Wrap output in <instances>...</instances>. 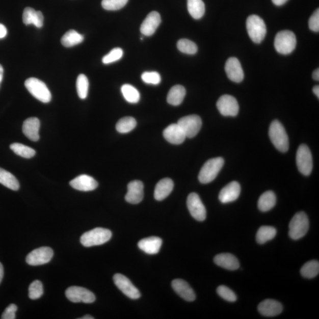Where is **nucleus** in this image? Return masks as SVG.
I'll list each match as a JSON object with an SVG mask.
<instances>
[{"instance_id": "nucleus-1", "label": "nucleus", "mask_w": 319, "mask_h": 319, "mask_svg": "<svg viewBox=\"0 0 319 319\" xmlns=\"http://www.w3.org/2000/svg\"><path fill=\"white\" fill-rule=\"evenodd\" d=\"M269 137L273 145L282 153L287 152L289 148L288 137L283 125L277 120L272 122L269 128Z\"/></svg>"}, {"instance_id": "nucleus-2", "label": "nucleus", "mask_w": 319, "mask_h": 319, "mask_svg": "<svg viewBox=\"0 0 319 319\" xmlns=\"http://www.w3.org/2000/svg\"><path fill=\"white\" fill-rule=\"evenodd\" d=\"M112 237L110 230L96 228L84 233L81 237V243L85 247L101 246L110 241Z\"/></svg>"}, {"instance_id": "nucleus-3", "label": "nucleus", "mask_w": 319, "mask_h": 319, "mask_svg": "<svg viewBox=\"0 0 319 319\" xmlns=\"http://www.w3.org/2000/svg\"><path fill=\"white\" fill-rule=\"evenodd\" d=\"M224 164V160L222 157L211 158L203 166L199 174L200 183L207 184L211 182L217 177Z\"/></svg>"}, {"instance_id": "nucleus-4", "label": "nucleus", "mask_w": 319, "mask_h": 319, "mask_svg": "<svg viewBox=\"0 0 319 319\" xmlns=\"http://www.w3.org/2000/svg\"><path fill=\"white\" fill-rule=\"evenodd\" d=\"M309 228V219L303 212L297 213L289 224L288 234L290 238L298 240L305 236Z\"/></svg>"}, {"instance_id": "nucleus-5", "label": "nucleus", "mask_w": 319, "mask_h": 319, "mask_svg": "<svg viewBox=\"0 0 319 319\" xmlns=\"http://www.w3.org/2000/svg\"><path fill=\"white\" fill-rule=\"evenodd\" d=\"M297 39L295 33L290 31H283L277 33L274 40V47L277 52L288 55L295 49Z\"/></svg>"}, {"instance_id": "nucleus-6", "label": "nucleus", "mask_w": 319, "mask_h": 319, "mask_svg": "<svg viewBox=\"0 0 319 319\" xmlns=\"http://www.w3.org/2000/svg\"><path fill=\"white\" fill-rule=\"evenodd\" d=\"M247 29L250 38L255 43H260L265 38L267 29L264 20L257 15H251L247 20Z\"/></svg>"}, {"instance_id": "nucleus-7", "label": "nucleus", "mask_w": 319, "mask_h": 319, "mask_svg": "<svg viewBox=\"0 0 319 319\" xmlns=\"http://www.w3.org/2000/svg\"><path fill=\"white\" fill-rule=\"evenodd\" d=\"M24 85L30 93L39 101L43 103L51 101L50 91L43 81L35 77H30L25 81Z\"/></svg>"}, {"instance_id": "nucleus-8", "label": "nucleus", "mask_w": 319, "mask_h": 319, "mask_svg": "<svg viewBox=\"0 0 319 319\" xmlns=\"http://www.w3.org/2000/svg\"><path fill=\"white\" fill-rule=\"evenodd\" d=\"M296 163L300 173L305 176L310 175L313 169L312 155L305 144L300 145L297 151Z\"/></svg>"}, {"instance_id": "nucleus-9", "label": "nucleus", "mask_w": 319, "mask_h": 319, "mask_svg": "<svg viewBox=\"0 0 319 319\" xmlns=\"http://www.w3.org/2000/svg\"><path fill=\"white\" fill-rule=\"evenodd\" d=\"M177 124L183 129L187 137L191 139L198 135L201 129L202 121L197 115H191L180 118Z\"/></svg>"}, {"instance_id": "nucleus-10", "label": "nucleus", "mask_w": 319, "mask_h": 319, "mask_svg": "<svg viewBox=\"0 0 319 319\" xmlns=\"http://www.w3.org/2000/svg\"><path fill=\"white\" fill-rule=\"evenodd\" d=\"M67 299L73 303H92L95 301L93 293L88 289L77 286L67 288L65 292Z\"/></svg>"}, {"instance_id": "nucleus-11", "label": "nucleus", "mask_w": 319, "mask_h": 319, "mask_svg": "<svg viewBox=\"0 0 319 319\" xmlns=\"http://www.w3.org/2000/svg\"><path fill=\"white\" fill-rule=\"evenodd\" d=\"M188 208L192 217L200 222L205 220L206 210L201 199L196 193H192L187 199Z\"/></svg>"}, {"instance_id": "nucleus-12", "label": "nucleus", "mask_w": 319, "mask_h": 319, "mask_svg": "<svg viewBox=\"0 0 319 319\" xmlns=\"http://www.w3.org/2000/svg\"><path fill=\"white\" fill-rule=\"evenodd\" d=\"M54 256V251L50 247H43L29 253L26 257L28 264L33 266L40 265L49 262Z\"/></svg>"}, {"instance_id": "nucleus-13", "label": "nucleus", "mask_w": 319, "mask_h": 319, "mask_svg": "<svg viewBox=\"0 0 319 319\" xmlns=\"http://www.w3.org/2000/svg\"><path fill=\"white\" fill-rule=\"evenodd\" d=\"M217 109L225 117H235L239 112V105L236 99L229 95L221 96L217 103Z\"/></svg>"}, {"instance_id": "nucleus-14", "label": "nucleus", "mask_w": 319, "mask_h": 319, "mask_svg": "<svg viewBox=\"0 0 319 319\" xmlns=\"http://www.w3.org/2000/svg\"><path fill=\"white\" fill-rule=\"evenodd\" d=\"M113 280L116 286L129 298L136 300L140 298V291L127 277L121 274H116L114 276Z\"/></svg>"}, {"instance_id": "nucleus-15", "label": "nucleus", "mask_w": 319, "mask_h": 319, "mask_svg": "<svg viewBox=\"0 0 319 319\" xmlns=\"http://www.w3.org/2000/svg\"><path fill=\"white\" fill-rule=\"evenodd\" d=\"M225 72L228 78L236 83H240L244 78V73L241 63L236 58H230L226 62Z\"/></svg>"}, {"instance_id": "nucleus-16", "label": "nucleus", "mask_w": 319, "mask_h": 319, "mask_svg": "<svg viewBox=\"0 0 319 319\" xmlns=\"http://www.w3.org/2000/svg\"><path fill=\"white\" fill-rule=\"evenodd\" d=\"M70 187L76 190L83 192H88L95 190L97 188L98 183L93 177L83 174L76 177L70 181Z\"/></svg>"}, {"instance_id": "nucleus-17", "label": "nucleus", "mask_w": 319, "mask_h": 319, "mask_svg": "<svg viewBox=\"0 0 319 319\" xmlns=\"http://www.w3.org/2000/svg\"><path fill=\"white\" fill-rule=\"evenodd\" d=\"M128 191L125 195V200L131 204H138L144 198V184L142 181L135 180L128 184Z\"/></svg>"}, {"instance_id": "nucleus-18", "label": "nucleus", "mask_w": 319, "mask_h": 319, "mask_svg": "<svg viewBox=\"0 0 319 319\" xmlns=\"http://www.w3.org/2000/svg\"><path fill=\"white\" fill-rule=\"evenodd\" d=\"M161 15L157 12H152L143 22L140 27L141 33L144 36H150L154 34L161 23Z\"/></svg>"}, {"instance_id": "nucleus-19", "label": "nucleus", "mask_w": 319, "mask_h": 319, "mask_svg": "<svg viewBox=\"0 0 319 319\" xmlns=\"http://www.w3.org/2000/svg\"><path fill=\"white\" fill-rule=\"evenodd\" d=\"M258 310L262 316L274 317L281 313L283 307L280 302L275 300L267 299L259 303Z\"/></svg>"}, {"instance_id": "nucleus-20", "label": "nucleus", "mask_w": 319, "mask_h": 319, "mask_svg": "<svg viewBox=\"0 0 319 319\" xmlns=\"http://www.w3.org/2000/svg\"><path fill=\"white\" fill-rule=\"evenodd\" d=\"M241 193V187L237 181H232L222 189L219 195V199L222 203L235 201L238 198Z\"/></svg>"}, {"instance_id": "nucleus-21", "label": "nucleus", "mask_w": 319, "mask_h": 319, "mask_svg": "<svg viewBox=\"0 0 319 319\" xmlns=\"http://www.w3.org/2000/svg\"><path fill=\"white\" fill-rule=\"evenodd\" d=\"M163 136L168 142L173 144L183 143L187 138L183 129L177 124L169 125L163 131Z\"/></svg>"}, {"instance_id": "nucleus-22", "label": "nucleus", "mask_w": 319, "mask_h": 319, "mask_svg": "<svg viewBox=\"0 0 319 319\" xmlns=\"http://www.w3.org/2000/svg\"><path fill=\"white\" fill-rule=\"evenodd\" d=\"M172 286L177 294L186 301L193 302L195 300V293L187 281L181 279L174 280Z\"/></svg>"}, {"instance_id": "nucleus-23", "label": "nucleus", "mask_w": 319, "mask_h": 319, "mask_svg": "<svg viewBox=\"0 0 319 319\" xmlns=\"http://www.w3.org/2000/svg\"><path fill=\"white\" fill-rule=\"evenodd\" d=\"M40 122L38 118H29L24 122L23 132L29 140L33 142H38L40 139Z\"/></svg>"}, {"instance_id": "nucleus-24", "label": "nucleus", "mask_w": 319, "mask_h": 319, "mask_svg": "<svg viewBox=\"0 0 319 319\" xmlns=\"http://www.w3.org/2000/svg\"><path fill=\"white\" fill-rule=\"evenodd\" d=\"M162 245V240L157 236L148 237L140 240L138 243V247L148 254L154 255L158 253Z\"/></svg>"}, {"instance_id": "nucleus-25", "label": "nucleus", "mask_w": 319, "mask_h": 319, "mask_svg": "<svg viewBox=\"0 0 319 319\" xmlns=\"http://www.w3.org/2000/svg\"><path fill=\"white\" fill-rule=\"evenodd\" d=\"M214 262L217 265L228 270H236L240 268V264L234 255L223 253L215 256Z\"/></svg>"}, {"instance_id": "nucleus-26", "label": "nucleus", "mask_w": 319, "mask_h": 319, "mask_svg": "<svg viewBox=\"0 0 319 319\" xmlns=\"http://www.w3.org/2000/svg\"><path fill=\"white\" fill-rule=\"evenodd\" d=\"M174 188L173 181L169 178L159 181L155 188L154 198L158 201L164 200L171 194Z\"/></svg>"}, {"instance_id": "nucleus-27", "label": "nucleus", "mask_w": 319, "mask_h": 319, "mask_svg": "<svg viewBox=\"0 0 319 319\" xmlns=\"http://www.w3.org/2000/svg\"><path fill=\"white\" fill-rule=\"evenodd\" d=\"M23 21L25 25L33 24L36 28H41L43 25L44 17L40 11H36L31 7H26L23 12Z\"/></svg>"}, {"instance_id": "nucleus-28", "label": "nucleus", "mask_w": 319, "mask_h": 319, "mask_svg": "<svg viewBox=\"0 0 319 319\" xmlns=\"http://www.w3.org/2000/svg\"><path fill=\"white\" fill-rule=\"evenodd\" d=\"M185 95H186L185 88L181 85H175L170 89L168 97H167V101L170 105H179L183 102Z\"/></svg>"}, {"instance_id": "nucleus-29", "label": "nucleus", "mask_w": 319, "mask_h": 319, "mask_svg": "<svg viewBox=\"0 0 319 319\" xmlns=\"http://www.w3.org/2000/svg\"><path fill=\"white\" fill-rule=\"evenodd\" d=\"M276 203V196L272 191H267L259 197L258 209L262 212H267L274 207Z\"/></svg>"}, {"instance_id": "nucleus-30", "label": "nucleus", "mask_w": 319, "mask_h": 319, "mask_svg": "<svg viewBox=\"0 0 319 319\" xmlns=\"http://www.w3.org/2000/svg\"><path fill=\"white\" fill-rule=\"evenodd\" d=\"M188 10L193 18L200 19L205 12V4L202 0H188Z\"/></svg>"}, {"instance_id": "nucleus-31", "label": "nucleus", "mask_w": 319, "mask_h": 319, "mask_svg": "<svg viewBox=\"0 0 319 319\" xmlns=\"http://www.w3.org/2000/svg\"><path fill=\"white\" fill-rule=\"evenodd\" d=\"M0 183L13 191H18L20 188V184L16 177L2 168H0Z\"/></svg>"}, {"instance_id": "nucleus-32", "label": "nucleus", "mask_w": 319, "mask_h": 319, "mask_svg": "<svg viewBox=\"0 0 319 319\" xmlns=\"http://www.w3.org/2000/svg\"><path fill=\"white\" fill-rule=\"evenodd\" d=\"M277 234V230L273 226H262L258 230L256 240L259 244H265L273 240Z\"/></svg>"}, {"instance_id": "nucleus-33", "label": "nucleus", "mask_w": 319, "mask_h": 319, "mask_svg": "<svg viewBox=\"0 0 319 319\" xmlns=\"http://www.w3.org/2000/svg\"><path fill=\"white\" fill-rule=\"evenodd\" d=\"M84 36L74 30H70L63 36L61 39L62 45L66 47H70L83 42Z\"/></svg>"}, {"instance_id": "nucleus-34", "label": "nucleus", "mask_w": 319, "mask_h": 319, "mask_svg": "<svg viewBox=\"0 0 319 319\" xmlns=\"http://www.w3.org/2000/svg\"><path fill=\"white\" fill-rule=\"evenodd\" d=\"M121 92L125 99L128 102L136 103L140 101V94L139 92L132 85L129 84L122 85Z\"/></svg>"}, {"instance_id": "nucleus-35", "label": "nucleus", "mask_w": 319, "mask_h": 319, "mask_svg": "<svg viewBox=\"0 0 319 319\" xmlns=\"http://www.w3.org/2000/svg\"><path fill=\"white\" fill-rule=\"evenodd\" d=\"M319 273V262L316 260L308 261L300 270L302 276L307 279H313Z\"/></svg>"}, {"instance_id": "nucleus-36", "label": "nucleus", "mask_w": 319, "mask_h": 319, "mask_svg": "<svg viewBox=\"0 0 319 319\" xmlns=\"http://www.w3.org/2000/svg\"><path fill=\"white\" fill-rule=\"evenodd\" d=\"M10 148L15 154L25 158H32L36 154L35 150L33 149L32 148L23 145V144L20 143L11 144Z\"/></svg>"}, {"instance_id": "nucleus-37", "label": "nucleus", "mask_w": 319, "mask_h": 319, "mask_svg": "<svg viewBox=\"0 0 319 319\" xmlns=\"http://www.w3.org/2000/svg\"><path fill=\"white\" fill-rule=\"evenodd\" d=\"M137 125L135 118L131 117H125L118 121L116 129L118 132L124 134L130 132Z\"/></svg>"}, {"instance_id": "nucleus-38", "label": "nucleus", "mask_w": 319, "mask_h": 319, "mask_svg": "<svg viewBox=\"0 0 319 319\" xmlns=\"http://www.w3.org/2000/svg\"><path fill=\"white\" fill-rule=\"evenodd\" d=\"M89 90V81L87 77L81 74L76 80V90L77 95L82 99L87 98Z\"/></svg>"}, {"instance_id": "nucleus-39", "label": "nucleus", "mask_w": 319, "mask_h": 319, "mask_svg": "<svg viewBox=\"0 0 319 319\" xmlns=\"http://www.w3.org/2000/svg\"><path fill=\"white\" fill-rule=\"evenodd\" d=\"M177 49L185 54L194 55L197 53L198 46L191 40L183 39L178 41L177 43Z\"/></svg>"}, {"instance_id": "nucleus-40", "label": "nucleus", "mask_w": 319, "mask_h": 319, "mask_svg": "<svg viewBox=\"0 0 319 319\" xmlns=\"http://www.w3.org/2000/svg\"><path fill=\"white\" fill-rule=\"evenodd\" d=\"M43 294V286L39 280H35L30 285L29 288V297L32 300L38 299Z\"/></svg>"}, {"instance_id": "nucleus-41", "label": "nucleus", "mask_w": 319, "mask_h": 319, "mask_svg": "<svg viewBox=\"0 0 319 319\" xmlns=\"http://www.w3.org/2000/svg\"><path fill=\"white\" fill-rule=\"evenodd\" d=\"M128 2V0H102L101 5L105 10L116 11L123 8Z\"/></svg>"}, {"instance_id": "nucleus-42", "label": "nucleus", "mask_w": 319, "mask_h": 319, "mask_svg": "<svg viewBox=\"0 0 319 319\" xmlns=\"http://www.w3.org/2000/svg\"><path fill=\"white\" fill-rule=\"evenodd\" d=\"M123 56V50L121 48H114L102 58L103 64L107 65L119 61Z\"/></svg>"}, {"instance_id": "nucleus-43", "label": "nucleus", "mask_w": 319, "mask_h": 319, "mask_svg": "<svg viewBox=\"0 0 319 319\" xmlns=\"http://www.w3.org/2000/svg\"><path fill=\"white\" fill-rule=\"evenodd\" d=\"M217 293L219 296L222 299L229 302H235L237 299L235 293L225 285H220L217 288Z\"/></svg>"}, {"instance_id": "nucleus-44", "label": "nucleus", "mask_w": 319, "mask_h": 319, "mask_svg": "<svg viewBox=\"0 0 319 319\" xmlns=\"http://www.w3.org/2000/svg\"><path fill=\"white\" fill-rule=\"evenodd\" d=\"M144 83L147 84L158 85L161 83V76L157 72H146L142 75Z\"/></svg>"}, {"instance_id": "nucleus-45", "label": "nucleus", "mask_w": 319, "mask_h": 319, "mask_svg": "<svg viewBox=\"0 0 319 319\" xmlns=\"http://www.w3.org/2000/svg\"><path fill=\"white\" fill-rule=\"evenodd\" d=\"M309 26L311 31L318 32L319 31V10L315 11L310 18Z\"/></svg>"}, {"instance_id": "nucleus-46", "label": "nucleus", "mask_w": 319, "mask_h": 319, "mask_svg": "<svg viewBox=\"0 0 319 319\" xmlns=\"http://www.w3.org/2000/svg\"><path fill=\"white\" fill-rule=\"evenodd\" d=\"M17 307L14 304H11L7 307L2 314V319H14L16 318V312Z\"/></svg>"}, {"instance_id": "nucleus-47", "label": "nucleus", "mask_w": 319, "mask_h": 319, "mask_svg": "<svg viewBox=\"0 0 319 319\" xmlns=\"http://www.w3.org/2000/svg\"><path fill=\"white\" fill-rule=\"evenodd\" d=\"M7 34L6 28L2 24H0V39L5 38Z\"/></svg>"}, {"instance_id": "nucleus-48", "label": "nucleus", "mask_w": 319, "mask_h": 319, "mask_svg": "<svg viewBox=\"0 0 319 319\" xmlns=\"http://www.w3.org/2000/svg\"><path fill=\"white\" fill-rule=\"evenodd\" d=\"M288 0H272L273 3L274 5L277 6H280L283 5L284 4L286 3Z\"/></svg>"}, {"instance_id": "nucleus-49", "label": "nucleus", "mask_w": 319, "mask_h": 319, "mask_svg": "<svg viewBox=\"0 0 319 319\" xmlns=\"http://www.w3.org/2000/svg\"><path fill=\"white\" fill-rule=\"evenodd\" d=\"M313 77L315 81H319V69L318 68L313 72Z\"/></svg>"}, {"instance_id": "nucleus-50", "label": "nucleus", "mask_w": 319, "mask_h": 319, "mask_svg": "<svg viewBox=\"0 0 319 319\" xmlns=\"http://www.w3.org/2000/svg\"><path fill=\"white\" fill-rule=\"evenodd\" d=\"M4 276V269L3 266L1 262H0V283L2 281L3 278Z\"/></svg>"}, {"instance_id": "nucleus-51", "label": "nucleus", "mask_w": 319, "mask_h": 319, "mask_svg": "<svg viewBox=\"0 0 319 319\" xmlns=\"http://www.w3.org/2000/svg\"><path fill=\"white\" fill-rule=\"evenodd\" d=\"M313 91L315 95L317 96V97L319 98V87L318 85H316V86L314 87L313 89Z\"/></svg>"}, {"instance_id": "nucleus-52", "label": "nucleus", "mask_w": 319, "mask_h": 319, "mask_svg": "<svg viewBox=\"0 0 319 319\" xmlns=\"http://www.w3.org/2000/svg\"><path fill=\"white\" fill-rule=\"evenodd\" d=\"M3 73H4V69H3V66L1 65H0V85H1L2 82L3 81Z\"/></svg>"}, {"instance_id": "nucleus-53", "label": "nucleus", "mask_w": 319, "mask_h": 319, "mask_svg": "<svg viewBox=\"0 0 319 319\" xmlns=\"http://www.w3.org/2000/svg\"><path fill=\"white\" fill-rule=\"evenodd\" d=\"M94 317L90 316V315H86L83 317L79 318V319H94Z\"/></svg>"}]
</instances>
